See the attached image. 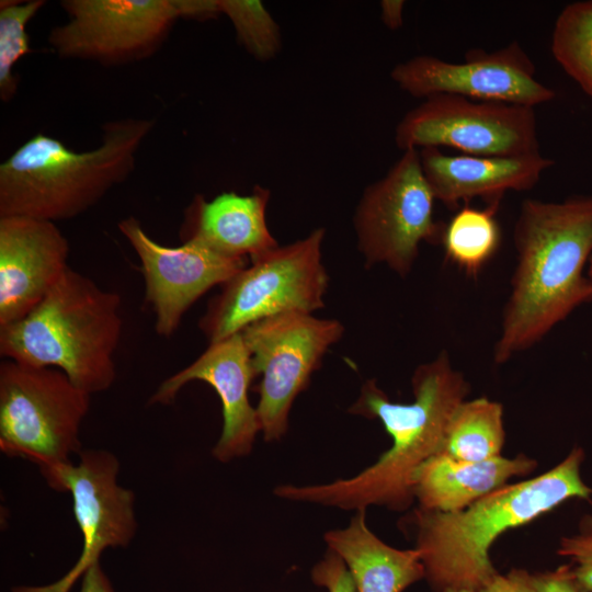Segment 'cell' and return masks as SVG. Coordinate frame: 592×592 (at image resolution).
I'll list each match as a JSON object with an SVG mask.
<instances>
[{
	"label": "cell",
	"instance_id": "cell-1",
	"mask_svg": "<svg viewBox=\"0 0 592 592\" xmlns=\"http://www.w3.org/2000/svg\"><path fill=\"white\" fill-rule=\"evenodd\" d=\"M413 401H391L375 379L366 380L349 412L377 419L392 440L377 459L349 479L314 486L283 485L274 490L280 498L334 506L366 510L369 505L401 511L414 497L417 469L441 452L448 422L466 400L470 385L456 369L446 350L420 364L411 378Z\"/></svg>",
	"mask_w": 592,
	"mask_h": 592
},
{
	"label": "cell",
	"instance_id": "cell-2",
	"mask_svg": "<svg viewBox=\"0 0 592 592\" xmlns=\"http://www.w3.org/2000/svg\"><path fill=\"white\" fill-rule=\"evenodd\" d=\"M515 266L493 361L503 364L540 342L592 301V195L526 198L513 227Z\"/></svg>",
	"mask_w": 592,
	"mask_h": 592
},
{
	"label": "cell",
	"instance_id": "cell-3",
	"mask_svg": "<svg viewBox=\"0 0 592 592\" xmlns=\"http://www.w3.org/2000/svg\"><path fill=\"white\" fill-rule=\"evenodd\" d=\"M584 452L574 447L557 466L534 478L505 485L455 512L418 509L415 549L437 591L479 592L498 573L490 548L504 532L527 524L570 499L589 500L581 477Z\"/></svg>",
	"mask_w": 592,
	"mask_h": 592
},
{
	"label": "cell",
	"instance_id": "cell-4",
	"mask_svg": "<svg viewBox=\"0 0 592 592\" xmlns=\"http://www.w3.org/2000/svg\"><path fill=\"white\" fill-rule=\"evenodd\" d=\"M153 127L151 118L109 121L100 145L82 152L34 135L0 164V216L54 223L79 216L130 175Z\"/></svg>",
	"mask_w": 592,
	"mask_h": 592
},
{
	"label": "cell",
	"instance_id": "cell-5",
	"mask_svg": "<svg viewBox=\"0 0 592 592\" xmlns=\"http://www.w3.org/2000/svg\"><path fill=\"white\" fill-rule=\"evenodd\" d=\"M121 296L68 269L23 318L0 327V354L34 367L64 372L80 389H109L123 329Z\"/></svg>",
	"mask_w": 592,
	"mask_h": 592
},
{
	"label": "cell",
	"instance_id": "cell-6",
	"mask_svg": "<svg viewBox=\"0 0 592 592\" xmlns=\"http://www.w3.org/2000/svg\"><path fill=\"white\" fill-rule=\"evenodd\" d=\"M90 396L57 368L5 360L0 364L1 452L35 464L56 491L71 455L82 451L79 432Z\"/></svg>",
	"mask_w": 592,
	"mask_h": 592
},
{
	"label": "cell",
	"instance_id": "cell-7",
	"mask_svg": "<svg viewBox=\"0 0 592 592\" xmlns=\"http://www.w3.org/2000/svg\"><path fill=\"white\" fill-rule=\"evenodd\" d=\"M325 229L250 260L221 285L198 327L208 343L241 332L261 319L291 311L311 314L323 307L328 274L322 263Z\"/></svg>",
	"mask_w": 592,
	"mask_h": 592
},
{
	"label": "cell",
	"instance_id": "cell-8",
	"mask_svg": "<svg viewBox=\"0 0 592 592\" xmlns=\"http://www.w3.org/2000/svg\"><path fill=\"white\" fill-rule=\"evenodd\" d=\"M435 201L419 150H403L383 178L364 189L355 209L353 225L366 266L383 263L406 277L420 244L441 241L444 224L434 219Z\"/></svg>",
	"mask_w": 592,
	"mask_h": 592
},
{
	"label": "cell",
	"instance_id": "cell-9",
	"mask_svg": "<svg viewBox=\"0 0 592 592\" xmlns=\"http://www.w3.org/2000/svg\"><path fill=\"white\" fill-rule=\"evenodd\" d=\"M343 331L338 320L299 311L261 319L241 331L255 376L261 375L255 410L265 441L286 433L294 400Z\"/></svg>",
	"mask_w": 592,
	"mask_h": 592
},
{
	"label": "cell",
	"instance_id": "cell-10",
	"mask_svg": "<svg viewBox=\"0 0 592 592\" xmlns=\"http://www.w3.org/2000/svg\"><path fill=\"white\" fill-rule=\"evenodd\" d=\"M399 149L452 148L462 155L539 152L535 107L439 94L408 111L395 129Z\"/></svg>",
	"mask_w": 592,
	"mask_h": 592
},
{
	"label": "cell",
	"instance_id": "cell-11",
	"mask_svg": "<svg viewBox=\"0 0 592 592\" xmlns=\"http://www.w3.org/2000/svg\"><path fill=\"white\" fill-rule=\"evenodd\" d=\"M47 42L66 59L124 65L151 56L182 18L181 0H64Z\"/></svg>",
	"mask_w": 592,
	"mask_h": 592
},
{
	"label": "cell",
	"instance_id": "cell-12",
	"mask_svg": "<svg viewBox=\"0 0 592 592\" xmlns=\"http://www.w3.org/2000/svg\"><path fill=\"white\" fill-rule=\"evenodd\" d=\"M390 78L402 91L423 100L449 94L535 107L556 96L536 79L533 61L516 41L491 53L470 49L462 62L414 56L397 64Z\"/></svg>",
	"mask_w": 592,
	"mask_h": 592
},
{
	"label": "cell",
	"instance_id": "cell-13",
	"mask_svg": "<svg viewBox=\"0 0 592 592\" xmlns=\"http://www.w3.org/2000/svg\"><path fill=\"white\" fill-rule=\"evenodd\" d=\"M60 475L57 490L72 498V511L83 537L75 566L47 585L14 587L12 592H70L72 585L107 548L126 547L137 531L135 496L118 483L119 462L105 449H84Z\"/></svg>",
	"mask_w": 592,
	"mask_h": 592
},
{
	"label": "cell",
	"instance_id": "cell-14",
	"mask_svg": "<svg viewBox=\"0 0 592 592\" xmlns=\"http://www.w3.org/2000/svg\"><path fill=\"white\" fill-rule=\"evenodd\" d=\"M117 227L139 258L145 299L155 312V330L161 337H171L198 298L248 265V259L223 257L192 240L178 247L160 244L133 216Z\"/></svg>",
	"mask_w": 592,
	"mask_h": 592
},
{
	"label": "cell",
	"instance_id": "cell-15",
	"mask_svg": "<svg viewBox=\"0 0 592 592\" xmlns=\"http://www.w3.org/2000/svg\"><path fill=\"white\" fill-rule=\"evenodd\" d=\"M255 372L241 332L208 348L190 365L164 379L149 399L151 405H170L179 391L193 380L210 385L218 395L223 411L221 434L213 456L221 462L247 456L261 431L249 389Z\"/></svg>",
	"mask_w": 592,
	"mask_h": 592
},
{
	"label": "cell",
	"instance_id": "cell-16",
	"mask_svg": "<svg viewBox=\"0 0 592 592\" xmlns=\"http://www.w3.org/2000/svg\"><path fill=\"white\" fill-rule=\"evenodd\" d=\"M69 242L54 221L0 216V327L27 315L62 277Z\"/></svg>",
	"mask_w": 592,
	"mask_h": 592
},
{
	"label": "cell",
	"instance_id": "cell-17",
	"mask_svg": "<svg viewBox=\"0 0 592 592\" xmlns=\"http://www.w3.org/2000/svg\"><path fill=\"white\" fill-rule=\"evenodd\" d=\"M423 174L436 201L449 209L483 198L500 202L509 191L532 190L554 160L540 151L510 157L470 156L443 152L440 148L419 150Z\"/></svg>",
	"mask_w": 592,
	"mask_h": 592
},
{
	"label": "cell",
	"instance_id": "cell-18",
	"mask_svg": "<svg viewBox=\"0 0 592 592\" xmlns=\"http://www.w3.org/2000/svg\"><path fill=\"white\" fill-rule=\"evenodd\" d=\"M270 195L260 185L247 195L224 192L210 201L197 195L185 210L181 238L227 258L261 255L278 246L266 224Z\"/></svg>",
	"mask_w": 592,
	"mask_h": 592
},
{
	"label": "cell",
	"instance_id": "cell-19",
	"mask_svg": "<svg viewBox=\"0 0 592 592\" xmlns=\"http://www.w3.org/2000/svg\"><path fill=\"white\" fill-rule=\"evenodd\" d=\"M536 466L533 458L523 454L467 462L437 453L417 469L414 497L422 510L459 511L508 485L510 479L532 473Z\"/></svg>",
	"mask_w": 592,
	"mask_h": 592
},
{
	"label": "cell",
	"instance_id": "cell-20",
	"mask_svg": "<svg viewBox=\"0 0 592 592\" xmlns=\"http://www.w3.org/2000/svg\"><path fill=\"white\" fill-rule=\"evenodd\" d=\"M325 540L346 565L357 592H402L425 577L420 553L380 540L368 528L365 510L356 511L348 527L327 532Z\"/></svg>",
	"mask_w": 592,
	"mask_h": 592
},
{
	"label": "cell",
	"instance_id": "cell-21",
	"mask_svg": "<svg viewBox=\"0 0 592 592\" xmlns=\"http://www.w3.org/2000/svg\"><path fill=\"white\" fill-rule=\"evenodd\" d=\"M499 205L493 202L477 208L464 204L444 224L440 244L445 260L467 276H478L500 248L502 234L496 217Z\"/></svg>",
	"mask_w": 592,
	"mask_h": 592
},
{
	"label": "cell",
	"instance_id": "cell-22",
	"mask_svg": "<svg viewBox=\"0 0 592 592\" xmlns=\"http://www.w3.org/2000/svg\"><path fill=\"white\" fill-rule=\"evenodd\" d=\"M505 440L503 407L486 397L463 401L452 415L440 453L481 462L501 456Z\"/></svg>",
	"mask_w": 592,
	"mask_h": 592
},
{
	"label": "cell",
	"instance_id": "cell-23",
	"mask_svg": "<svg viewBox=\"0 0 592 592\" xmlns=\"http://www.w3.org/2000/svg\"><path fill=\"white\" fill-rule=\"evenodd\" d=\"M550 50L565 72L592 96V0L569 3L560 11Z\"/></svg>",
	"mask_w": 592,
	"mask_h": 592
},
{
	"label": "cell",
	"instance_id": "cell-24",
	"mask_svg": "<svg viewBox=\"0 0 592 592\" xmlns=\"http://www.w3.org/2000/svg\"><path fill=\"white\" fill-rule=\"evenodd\" d=\"M44 0L0 2V98L13 99L18 80L13 68L19 59L31 52L27 23L45 5Z\"/></svg>",
	"mask_w": 592,
	"mask_h": 592
},
{
	"label": "cell",
	"instance_id": "cell-25",
	"mask_svg": "<svg viewBox=\"0 0 592 592\" xmlns=\"http://www.w3.org/2000/svg\"><path fill=\"white\" fill-rule=\"evenodd\" d=\"M220 14L231 22L239 43L259 60L273 58L281 48L277 23L261 1L218 0Z\"/></svg>",
	"mask_w": 592,
	"mask_h": 592
},
{
	"label": "cell",
	"instance_id": "cell-26",
	"mask_svg": "<svg viewBox=\"0 0 592 592\" xmlns=\"http://www.w3.org/2000/svg\"><path fill=\"white\" fill-rule=\"evenodd\" d=\"M558 554L571 560L576 584L592 592V514L581 519L576 534L561 538Z\"/></svg>",
	"mask_w": 592,
	"mask_h": 592
},
{
	"label": "cell",
	"instance_id": "cell-27",
	"mask_svg": "<svg viewBox=\"0 0 592 592\" xmlns=\"http://www.w3.org/2000/svg\"><path fill=\"white\" fill-rule=\"evenodd\" d=\"M312 581L328 592H357L354 580L340 556L330 550L311 570Z\"/></svg>",
	"mask_w": 592,
	"mask_h": 592
},
{
	"label": "cell",
	"instance_id": "cell-28",
	"mask_svg": "<svg viewBox=\"0 0 592 592\" xmlns=\"http://www.w3.org/2000/svg\"><path fill=\"white\" fill-rule=\"evenodd\" d=\"M479 592H540L533 576L525 570L514 569L508 574H497Z\"/></svg>",
	"mask_w": 592,
	"mask_h": 592
},
{
	"label": "cell",
	"instance_id": "cell-29",
	"mask_svg": "<svg viewBox=\"0 0 592 592\" xmlns=\"http://www.w3.org/2000/svg\"><path fill=\"white\" fill-rule=\"evenodd\" d=\"M535 585L540 592H579L570 569L561 567L553 572L533 576Z\"/></svg>",
	"mask_w": 592,
	"mask_h": 592
},
{
	"label": "cell",
	"instance_id": "cell-30",
	"mask_svg": "<svg viewBox=\"0 0 592 592\" xmlns=\"http://www.w3.org/2000/svg\"><path fill=\"white\" fill-rule=\"evenodd\" d=\"M79 592H115L110 579L101 567L96 563L91 567L82 577Z\"/></svg>",
	"mask_w": 592,
	"mask_h": 592
},
{
	"label": "cell",
	"instance_id": "cell-31",
	"mask_svg": "<svg viewBox=\"0 0 592 592\" xmlns=\"http://www.w3.org/2000/svg\"><path fill=\"white\" fill-rule=\"evenodd\" d=\"M405 1L384 0L380 2V18L389 30H398L403 22Z\"/></svg>",
	"mask_w": 592,
	"mask_h": 592
},
{
	"label": "cell",
	"instance_id": "cell-32",
	"mask_svg": "<svg viewBox=\"0 0 592 592\" xmlns=\"http://www.w3.org/2000/svg\"><path fill=\"white\" fill-rule=\"evenodd\" d=\"M437 592H476V591H473V590H469V589L447 588V589L440 590Z\"/></svg>",
	"mask_w": 592,
	"mask_h": 592
},
{
	"label": "cell",
	"instance_id": "cell-33",
	"mask_svg": "<svg viewBox=\"0 0 592 592\" xmlns=\"http://www.w3.org/2000/svg\"><path fill=\"white\" fill-rule=\"evenodd\" d=\"M588 276L592 278V257L589 261L588 269H587Z\"/></svg>",
	"mask_w": 592,
	"mask_h": 592
}]
</instances>
